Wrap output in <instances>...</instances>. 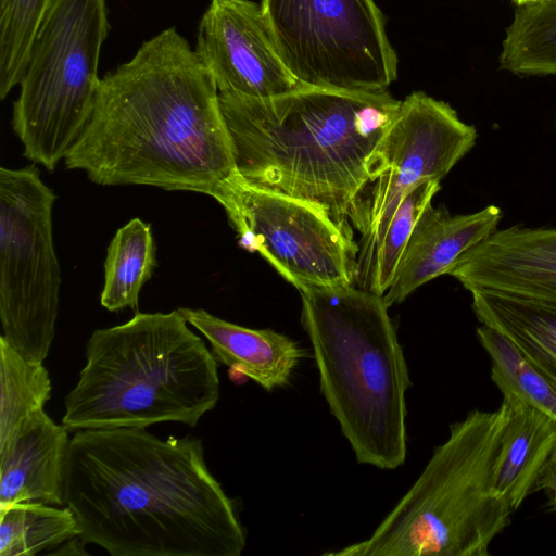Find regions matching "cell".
Returning <instances> with one entry per match:
<instances>
[{"instance_id": "obj_1", "label": "cell", "mask_w": 556, "mask_h": 556, "mask_svg": "<svg viewBox=\"0 0 556 556\" xmlns=\"http://www.w3.org/2000/svg\"><path fill=\"white\" fill-rule=\"evenodd\" d=\"M63 498L81 541L112 556H239L245 547L235 501L191 435L78 430L70 440Z\"/></svg>"}, {"instance_id": "obj_2", "label": "cell", "mask_w": 556, "mask_h": 556, "mask_svg": "<svg viewBox=\"0 0 556 556\" xmlns=\"http://www.w3.org/2000/svg\"><path fill=\"white\" fill-rule=\"evenodd\" d=\"M64 163L101 186L210 197L236 173L217 87L175 27L143 41L101 78L91 116Z\"/></svg>"}, {"instance_id": "obj_3", "label": "cell", "mask_w": 556, "mask_h": 556, "mask_svg": "<svg viewBox=\"0 0 556 556\" xmlns=\"http://www.w3.org/2000/svg\"><path fill=\"white\" fill-rule=\"evenodd\" d=\"M218 98L239 176L317 207L353 235L369 156L401 101L388 91L304 86L271 98Z\"/></svg>"}, {"instance_id": "obj_4", "label": "cell", "mask_w": 556, "mask_h": 556, "mask_svg": "<svg viewBox=\"0 0 556 556\" xmlns=\"http://www.w3.org/2000/svg\"><path fill=\"white\" fill-rule=\"evenodd\" d=\"M298 290L320 392L356 460L400 467L407 454L412 382L383 296L353 285Z\"/></svg>"}, {"instance_id": "obj_5", "label": "cell", "mask_w": 556, "mask_h": 556, "mask_svg": "<svg viewBox=\"0 0 556 556\" xmlns=\"http://www.w3.org/2000/svg\"><path fill=\"white\" fill-rule=\"evenodd\" d=\"M217 363L178 309L137 312L92 332L62 424L70 432L165 421L195 427L218 402Z\"/></svg>"}, {"instance_id": "obj_6", "label": "cell", "mask_w": 556, "mask_h": 556, "mask_svg": "<svg viewBox=\"0 0 556 556\" xmlns=\"http://www.w3.org/2000/svg\"><path fill=\"white\" fill-rule=\"evenodd\" d=\"M510 403L472 409L450 426L424 470L371 535L330 556H486L511 522L493 491Z\"/></svg>"}, {"instance_id": "obj_7", "label": "cell", "mask_w": 556, "mask_h": 556, "mask_svg": "<svg viewBox=\"0 0 556 556\" xmlns=\"http://www.w3.org/2000/svg\"><path fill=\"white\" fill-rule=\"evenodd\" d=\"M105 0H51L34 38L12 126L23 155L53 172L84 131L101 84Z\"/></svg>"}, {"instance_id": "obj_8", "label": "cell", "mask_w": 556, "mask_h": 556, "mask_svg": "<svg viewBox=\"0 0 556 556\" xmlns=\"http://www.w3.org/2000/svg\"><path fill=\"white\" fill-rule=\"evenodd\" d=\"M279 54L304 87L388 91L397 56L375 0H262Z\"/></svg>"}, {"instance_id": "obj_9", "label": "cell", "mask_w": 556, "mask_h": 556, "mask_svg": "<svg viewBox=\"0 0 556 556\" xmlns=\"http://www.w3.org/2000/svg\"><path fill=\"white\" fill-rule=\"evenodd\" d=\"M55 199L35 164L0 168V337L38 363L52 345L60 303Z\"/></svg>"}, {"instance_id": "obj_10", "label": "cell", "mask_w": 556, "mask_h": 556, "mask_svg": "<svg viewBox=\"0 0 556 556\" xmlns=\"http://www.w3.org/2000/svg\"><path fill=\"white\" fill-rule=\"evenodd\" d=\"M477 137L476 128L446 102L421 91L401 101L369 156L368 197L361 202L354 222L363 240L356 276H362V285L402 200L426 181H441L473 148Z\"/></svg>"}, {"instance_id": "obj_11", "label": "cell", "mask_w": 556, "mask_h": 556, "mask_svg": "<svg viewBox=\"0 0 556 556\" xmlns=\"http://www.w3.org/2000/svg\"><path fill=\"white\" fill-rule=\"evenodd\" d=\"M225 210L239 245L258 252L296 289L350 286L358 247L317 207L247 182L236 172L212 194Z\"/></svg>"}, {"instance_id": "obj_12", "label": "cell", "mask_w": 556, "mask_h": 556, "mask_svg": "<svg viewBox=\"0 0 556 556\" xmlns=\"http://www.w3.org/2000/svg\"><path fill=\"white\" fill-rule=\"evenodd\" d=\"M194 53L219 93L261 99L301 87L279 54L261 3L251 0H211Z\"/></svg>"}, {"instance_id": "obj_13", "label": "cell", "mask_w": 556, "mask_h": 556, "mask_svg": "<svg viewBox=\"0 0 556 556\" xmlns=\"http://www.w3.org/2000/svg\"><path fill=\"white\" fill-rule=\"evenodd\" d=\"M447 275L485 291L556 308V227L496 230L464 253Z\"/></svg>"}, {"instance_id": "obj_14", "label": "cell", "mask_w": 556, "mask_h": 556, "mask_svg": "<svg viewBox=\"0 0 556 556\" xmlns=\"http://www.w3.org/2000/svg\"><path fill=\"white\" fill-rule=\"evenodd\" d=\"M503 213L488 205L469 214L451 215L429 203L404 250L391 286L383 295L388 307L403 302L426 282L447 275L467 251L497 230Z\"/></svg>"}, {"instance_id": "obj_15", "label": "cell", "mask_w": 556, "mask_h": 556, "mask_svg": "<svg viewBox=\"0 0 556 556\" xmlns=\"http://www.w3.org/2000/svg\"><path fill=\"white\" fill-rule=\"evenodd\" d=\"M70 431L45 409L34 413L0 447V508L18 503L64 506Z\"/></svg>"}, {"instance_id": "obj_16", "label": "cell", "mask_w": 556, "mask_h": 556, "mask_svg": "<svg viewBox=\"0 0 556 556\" xmlns=\"http://www.w3.org/2000/svg\"><path fill=\"white\" fill-rule=\"evenodd\" d=\"M178 312L207 339L218 363L268 392L287 386L304 356L295 341L271 329L242 327L202 308L180 307Z\"/></svg>"}, {"instance_id": "obj_17", "label": "cell", "mask_w": 556, "mask_h": 556, "mask_svg": "<svg viewBox=\"0 0 556 556\" xmlns=\"http://www.w3.org/2000/svg\"><path fill=\"white\" fill-rule=\"evenodd\" d=\"M510 403L493 476V491L513 511L533 493L536 478L556 446V420L515 397Z\"/></svg>"}, {"instance_id": "obj_18", "label": "cell", "mask_w": 556, "mask_h": 556, "mask_svg": "<svg viewBox=\"0 0 556 556\" xmlns=\"http://www.w3.org/2000/svg\"><path fill=\"white\" fill-rule=\"evenodd\" d=\"M470 293L478 320L503 333L556 384V308L485 291Z\"/></svg>"}, {"instance_id": "obj_19", "label": "cell", "mask_w": 556, "mask_h": 556, "mask_svg": "<svg viewBox=\"0 0 556 556\" xmlns=\"http://www.w3.org/2000/svg\"><path fill=\"white\" fill-rule=\"evenodd\" d=\"M156 266L151 225L132 218L117 229L108 247L101 305L110 312L137 311L141 289Z\"/></svg>"}, {"instance_id": "obj_20", "label": "cell", "mask_w": 556, "mask_h": 556, "mask_svg": "<svg viewBox=\"0 0 556 556\" xmlns=\"http://www.w3.org/2000/svg\"><path fill=\"white\" fill-rule=\"evenodd\" d=\"M80 535L79 522L65 505L18 503L0 508V556L55 555Z\"/></svg>"}, {"instance_id": "obj_21", "label": "cell", "mask_w": 556, "mask_h": 556, "mask_svg": "<svg viewBox=\"0 0 556 556\" xmlns=\"http://www.w3.org/2000/svg\"><path fill=\"white\" fill-rule=\"evenodd\" d=\"M500 64L517 74L556 75V0L519 5L506 30Z\"/></svg>"}, {"instance_id": "obj_22", "label": "cell", "mask_w": 556, "mask_h": 556, "mask_svg": "<svg viewBox=\"0 0 556 556\" xmlns=\"http://www.w3.org/2000/svg\"><path fill=\"white\" fill-rule=\"evenodd\" d=\"M52 384L43 363L25 358L0 337V447L34 413L43 409Z\"/></svg>"}, {"instance_id": "obj_23", "label": "cell", "mask_w": 556, "mask_h": 556, "mask_svg": "<svg viewBox=\"0 0 556 556\" xmlns=\"http://www.w3.org/2000/svg\"><path fill=\"white\" fill-rule=\"evenodd\" d=\"M476 333L491 358V378L503 396L515 397L556 420V384L496 329L481 324Z\"/></svg>"}, {"instance_id": "obj_24", "label": "cell", "mask_w": 556, "mask_h": 556, "mask_svg": "<svg viewBox=\"0 0 556 556\" xmlns=\"http://www.w3.org/2000/svg\"><path fill=\"white\" fill-rule=\"evenodd\" d=\"M51 0H0V98L18 85Z\"/></svg>"}, {"instance_id": "obj_25", "label": "cell", "mask_w": 556, "mask_h": 556, "mask_svg": "<svg viewBox=\"0 0 556 556\" xmlns=\"http://www.w3.org/2000/svg\"><path fill=\"white\" fill-rule=\"evenodd\" d=\"M440 188V181H426L402 200L376 251L369 273L362 285L363 289L384 295L420 215Z\"/></svg>"}, {"instance_id": "obj_26", "label": "cell", "mask_w": 556, "mask_h": 556, "mask_svg": "<svg viewBox=\"0 0 556 556\" xmlns=\"http://www.w3.org/2000/svg\"><path fill=\"white\" fill-rule=\"evenodd\" d=\"M538 491H542L545 494L548 510L556 514V446L547 457L536 478L533 492Z\"/></svg>"}, {"instance_id": "obj_27", "label": "cell", "mask_w": 556, "mask_h": 556, "mask_svg": "<svg viewBox=\"0 0 556 556\" xmlns=\"http://www.w3.org/2000/svg\"><path fill=\"white\" fill-rule=\"evenodd\" d=\"M518 5H522V4H526V3H529V2H534V1H539V0H514Z\"/></svg>"}]
</instances>
